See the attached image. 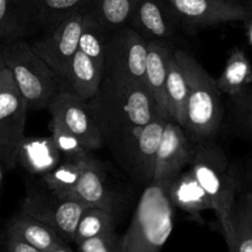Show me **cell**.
<instances>
[{
    "label": "cell",
    "mask_w": 252,
    "mask_h": 252,
    "mask_svg": "<svg viewBox=\"0 0 252 252\" xmlns=\"http://www.w3.org/2000/svg\"><path fill=\"white\" fill-rule=\"evenodd\" d=\"M6 250L7 252H41L9 233H6Z\"/></svg>",
    "instance_id": "33"
},
{
    "label": "cell",
    "mask_w": 252,
    "mask_h": 252,
    "mask_svg": "<svg viewBox=\"0 0 252 252\" xmlns=\"http://www.w3.org/2000/svg\"><path fill=\"white\" fill-rule=\"evenodd\" d=\"M238 199L240 202L241 207H243L244 212H245L246 218H248L252 229V192L240 191V193L238 194Z\"/></svg>",
    "instance_id": "34"
},
{
    "label": "cell",
    "mask_w": 252,
    "mask_h": 252,
    "mask_svg": "<svg viewBox=\"0 0 252 252\" xmlns=\"http://www.w3.org/2000/svg\"><path fill=\"white\" fill-rule=\"evenodd\" d=\"M174 49L169 42L147 41V61H145V85L152 95L157 107L167 117L165 83H166L169 63Z\"/></svg>",
    "instance_id": "16"
},
{
    "label": "cell",
    "mask_w": 252,
    "mask_h": 252,
    "mask_svg": "<svg viewBox=\"0 0 252 252\" xmlns=\"http://www.w3.org/2000/svg\"><path fill=\"white\" fill-rule=\"evenodd\" d=\"M62 161L56 143L52 137H33L21 140L17 150V164L34 176H44Z\"/></svg>",
    "instance_id": "17"
},
{
    "label": "cell",
    "mask_w": 252,
    "mask_h": 252,
    "mask_svg": "<svg viewBox=\"0 0 252 252\" xmlns=\"http://www.w3.org/2000/svg\"><path fill=\"white\" fill-rule=\"evenodd\" d=\"M167 120L164 113H157L132 140L113 155L128 175L140 184L152 182L155 157Z\"/></svg>",
    "instance_id": "8"
},
{
    "label": "cell",
    "mask_w": 252,
    "mask_h": 252,
    "mask_svg": "<svg viewBox=\"0 0 252 252\" xmlns=\"http://www.w3.org/2000/svg\"><path fill=\"white\" fill-rule=\"evenodd\" d=\"M107 32L86 9L81 21L79 51L85 53L102 74L105 71V43Z\"/></svg>",
    "instance_id": "26"
},
{
    "label": "cell",
    "mask_w": 252,
    "mask_h": 252,
    "mask_svg": "<svg viewBox=\"0 0 252 252\" xmlns=\"http://www.w3.org/2000/svg\"><path fill=\"white\" fill-rule=\"evenodd\" d=\"M4 64L29 111L48 110L64 81L31 49L25 39L1 42Z\"/></svg>",
    "instance_id": "5"
},
{
    "label": "cell",
    "mask_w": 252,
    "mask_h": 252,
    "mask_svg": "<svg viewBox=\"0 0 252 252\" xmlns=\"http://www.w3.org/2000/svg\"><path fill=\"white\" fill-rule=\"evenodd\" d=\"M147 41L130 26L107 32L103 75L145 85Z\"/></svg>",
    "instance_id": "7"
},
{
    "label": "cell",
    "mask_w": 252,
    "mask_h": 252,
    "mask_svg": "<svg viewBox=\"0 0 252 252\" xmlns=\"http://www.w3.org/2000/svg\"><path fill=\"white\" fill-rule=\"evenodd\" d=\"M53 194L61 199L78 202L85 208L96 207L116 214L117 202L107 184L105 166L91 155L86 160L78 182L69 189Z\"/></svg>",
    "instance_id": "14"
},
{
    "label": "cell",
    "mask_w": 252,
    "mask_h": 252,
    "mask_svg": "<svg viewBox=\"0 0 252 252\" xmlns=\"http://www.w3.org/2000/svg\"><path fill=\"white\" fill-rule=\"evenodd\" d=\"M86 7L71 12L43 38L29 43L32 51L62 78L66 65L79 49L81 21Z\"/></svg>",
    "instance_id": "9"
},
{
    "label": "cell",
    "mask_w": 252,
    "mask_h": 252,
    "mask_svg": "<svg viewBox=\"0 0 252 252\" xmlns=\"http://www.w3.org/2000/svg\"><path fill=\"white\" fill-rule=\"evenodd\" d=\"M243 22H244V27H245L248 41L250 42V44L252 46V11L251 10L248 9V15H246L245 19L243 20Z\"/></svg>",
    "instance_id": "36"
},
{
    "label": "cell",
    "mask_w": 252,
    "mask_h": 252,
    "mask_svg": "<svg viewBox=\"0 0 252 252\" xmlns=\"http://www.w3.org/2000/svg\"><path fill=\"white\" fill-rule=\"evenodd\" d=\"M33 32L30 0H0V42L25 39Z\"/></svg>",
    "instance_id": "21"
},
{
    "label": "cell",
    "mask_w": 252,
    "mask_h": 252,
    "mask_svg": "<svg viewBox=\"0 0 252 252\" xmlns=\"http://www.w3.org/2000/svg\"><path fill=\"white\" fill-rule=\"evenodd\" d=\"M128 26L145 41L169 42L175 37L180 25L166 0H139Z\"/></svg>",
    "instance_id": "15"
},
{
    "label": "cell",
    "mask_w": 252,
    "mask_h": 252,
    "mask_svg": "<svg viewBox=\"0 0 252 252\" xmlns=\"http://www.w3.org/2000/svg\"><path fill=\"white\" fill-rule=\"evenodd\" d=\"M139 0H91L88 11L106 30L128 26L130 16Z\"/></svg>",
    "instance_id": "25"
},
{
    "label": "cell",
    "mask_w": 252,
    "mask_h": 252,
    "mask_svg": "<svg viewBox=\"0 0 252 252\" xmlns=\"http://www.w3.org/2000/svg\"><path fill=\"white\" fill-rule=\"evenodd\" d=\"M6 233L16 236L41 252H49L56 246L66 243L51 226L37 220L24 211H20L10 219Z\"/></svg>",
    "instance_id": "19"
},
{
    "label": "cell",
    "mask_w": 252,
    "mask_h": 252,
    "mask_svg": "<svg viewBox=\"0 0 252 252\" xmlns=\"http://www.w3.org/2000/svg\"><path fill=\"white\" fill-rule=\"evenodd\" d=\"M102 78V71L85 53L78 49L66 65L62 80L80 100L88 101L97 93Z\"/></svg>",
    "instance_id": "18"
},
{
    "label": "cell",
    "mask_w": 252,
    "mask_h": 252,
    "mask_svg": "<svg viewBox=\"0 0 252 252\" xmlns=\"http://www.w3.org/2000/svg\"><path fill=\"white\" fill-rule=\"evenodd\" d=\"M5 66L4 64V57H2V47H1V42H0V70Z\"/></svg>",
    "instance_id": "39"
},
{
    "label": "cell",
    "mask_w": 252,
    "mask_h": 252,
    "mask_svg": "<svg viewBox=\"0 0 252 252\" xmlns=\"http://www.w3.org/2000/svg\"><path fill=\"white\" fill-rule=\"evenodd\" d=\"M115 214L102 208L86 207L81 213L74 236V244L95 236L105 235L115 231Z\"/></svg>",
    "instance_id": "27"
},
{
    "label": "cell",
    "mask_w": 252,
    "mask_h": 252,
    "mask_svg": "<svg viewBox=\"0 0 252 252\" xmlns=\"http://www.w3.org/2000/svg\"><path fill=\"white\" fill-rule=\"evenodd\" d=\"M167 118L184 127L185 105L187 98V80L184 68L172 52L165 83Z\"/></svg>",
    "instance_id": "23"
},
{
    "label": "cell",
    "mask_w": 252,
    "mask_h": 252,
    "mask_svg": "<svg viewBox=\"0 0 252 252\" xmlns=\"http://www.w3.org/2000/svg\"><path fill=\"white\" fill-rule=\"evenodd\" d=\"M91 0H30L34 31L49 33L65 16L88 7Z\"/></svg>",
    "instance_id": "22"
},
{
    "label": "cell",
    "mask_w": 252,
    "mask_h": 252,
    "mask_svg": "<svg viewBox=\"0 0 252 252\" xmlns=\"http://www.w3.org/2000/svg\"><path fill=\"white\" fill-rule=\"evenodd\" d=\"M193 158V143L179 123L167 120L155 157L152 182H171Z\"/></svg>",
    "instance_id": "13"
},
{
    "label": "cell",
    "mask_w": 252,
    "mask_h": 252,
    "mask_svg": "<svg viewBox=\"0 0 252 252\" xmlns=\"http://www.w3.org/2000/svg\"><path fill=\"white\" fill-rule=\"evenodd\" d=\"M85 207L68 199H61L41 192H29L22 202L21 211L51 226L66 243H74L76 226Z\"/></svg>",
    "instance_id": "11"
},
{
    "label": "cell",
    "mask_w": 252,
    "mask_h": 252,
    "mask_svg": "<svg viewBox=\"0 0 252 252\" xmlns=\"http://www.w3.org/2000/svg\"><path fill=\"white\" fill-rule=\"evenodd\" d=\"M246 7H248L249 10H251V11H252V0H249V4L246 5Z\"/></svg>",
    "instance_id": "40"
},
{
    "label": "cell",
    "mask_w": 252,
    "mask_h": 252,
    "mask_svg": "<svg viewBox=\"0 0 252 252\" xmlns=\"http://www.w3.org/2000/svg\"><path fill=\"white\" fill-rule=\"evenodd\" d=\"M89 157L90 154L84 158H78V159L64 158L63 161L59 162L56 169L42 176V182L52 193H58V192L69 189L78 182Z\"/></svg>",
    "instance_id": "28"
},
{
    "label": "cell",
    "mask_w": 252,
    "mask_h": 252,
    "mask_svg": "<svg viewBox=\"0 0 252 252\" xmlns=\"http://www.w3.org/2000/svg\"><path fill=\"white\" fill-rule=\"evenodd\" d=\"M241 176V185H245L249 189V191L252 192V155L248 158L245 165L240 170Z\"/></svg>",
    "instance_id": "35"
},
{
    "label": "cell",
    "mask_w": 252,
    "mask_h": 252,
    "mask_svg": "<svg viewBox=\"0 0 252 252\" xmlns=\"http://www.w3.org/2000/svg\"><path fill=\"white\" fill-rule=\"evenodd\" d=\"M51 137L62 154V159H78L86 157L90 153L83 147L75 135L71 134L58 120L53 117L51 122Z\"/></svg>",
    "instance_id": "31"
},
{
    "label": "cell",
    "mask_w": 252,
    "mask_h": 252,
    "mask_svg": "<svg viewBox=\"0 0 252 252\" xmlns=\"http://www.w3.org/2000/svg\"><path fill=\"white\" fill-rule=\"evenodd\" d=\"M223 235L229 252H252V229L238 197L231 212L230 228Z\"/></svg>",
    "instance_id": "29"
},
{
    "label": "cell",
    "mask_w": 252,
    "mask_h": 252,
    "mask_svg": "<svg viewBox=\"0 0 252 252\" xmlns=\"http://www.w3.org/2000/svg\"><path fill=\"white\" fill-rule=\"evenodd\" d=\"M105 147L113 155L161 112L147 85L103 75L97 93L85 101ZM162 113V112H161Z\"/></svg>",
    "instance_id": "1"
},
{
    "label": "cell",
    "mask_w": 252,
    "mask_h": 252,
    "mask_svg": "<svg viewBox=\"0 0 252 252\" xmlns=\"http://www.w3.org/2000/svg\"><path fill=\"white\" fill-rule=\"evenodd\" d=\"M180 27L189 32L230 21H243L248 7L238 0H166Z\"/></svg>",
    "instance_id": "10"
},
{
    "label": "cell",
    "mask_w": 252,
    "mask_h": 252,
    "mask_svg": "<svg viewBox=\"0 0 252 252\" xmlns=\"http://www.w3.org/2000/svg\"><path fill=\"white\" fill-rule=\"evenodd\" d=\"M229 98L234 132L252 142V89L248 86Z\"/></svg>",
    "instance_id": "30"
},
{
    "label": "cell",
    "mask_w": 252,
    "mask_h": 252,
    "mask_svg": "<svg viewBox=\"0 0 252 252\" xmlns=\"http://www.w3.org/2000/svg\"><path fill=\"white\" fill-rule=\"evenodd\" d=\"M49 252H75V251H74L73 249L68 245V243H63V244H61V245H58V246H56V248L52 249Z\"/></svg>",
    "instance_id": "37"
},
{
    "label": "cell",
    "mask_w": 252,
    "mask_h": 252,
    "mask_svg": "<svg viewBox=\"0 0 252 252\" xmlns=\"http://www.w3.org/2000/svg\"><path fill=\"white\" fill-rule=\"evenodd\" d=\"M78 252H125L123 236L113 233L88 239L78 245Z\"/></svg>",
    "instance_id": "32"
},
{
    "label": "cell",
    "mask_w": 252,
    "mask_h": 252,
    "mask_svg": "<svg viewBox=\"0 0 252 252\" xmlns=\"http://www.w3.org/2000/svg\"><path fill=\"white\" fill-rule=\"evenodd\" d=\"M26 102L6 66L0 70V160L5 169L17 165V150L25 137Z\"/></svg>",
    "instance_id": "6"
},
{
    "label": "cell",
    "mask_w": 252,
    "mask_h": 252,
    "mask_svg": "<svg viewBox=\"0 0 252 252\" xmlns=\"http://www.w3.org/2000/svg\"><path fill=\"white\" fill-rule=\"evenodd\" d=\"M191 171L211 198L223 233L231 224V212L241 191L240 169L230 164L214 140L193 143Z\"/></svg>",
    "instance_id": "3"
},
{
    "label": "cell",
    "mask_w": 252,
    "mask_h": 252,
    "mask_svg": "<svg viewBox=\"0 0 252 252\" xmlns=\"http://www.w3.org/2000/svg\"><path fill=\"white\" fill-rule=\"evenodd\" d=\"M170 182H150L143 191L127 233L125 252H160L174 230V204Z\"/></svg>",
    "instance_id": "4"
},
{
    "label": "cell",
    "mask_w": 252,
    "mask_h": 252,
    "mask_svg": "<svg viewBox=\"0 0 252 252\" xmlns=\"http://www.w3.org/2000/svg\"><path fill=\"white\" fill-rule=\"evenodd\" d=\"M217 86L221 94L234 96L240 93L252 83V64L240 48H234L230 52L225 68L218 79Z\"/></svg>",
    "instance_id": "24"
},
{
    "label": "cell",
    "mask_w": 252,
    "mask_h": 252,
    "mask_svg": "<svg viewBox=\"0 0 252 252\" xmlns=\"http://www.w3.org/2000/svg\"><path fill=\"white\" fill-rule=\"evenodd\" d=\"M170 201L174 207L182 209L192 216H197L201 212L213 211L211 198L203 187L199 185L191 169L182 171L172 180L167 186Z\"/></svg>",
    "instance_id": "20"
},
{
    "label": "cell",
    "mask_w": 252,
    "mask_h": 252,
    "mask_svg": "<svg viewBox=\"0 0 252 252\" xmlns=\"http://www.w3.org/2000/svg\"><path fill=\"white\" fill-rule=\"evenodd\" d=\"M52 117L58 120L69 132L75 135L86 150L103 147L98 128L88 111L85 101L80 100L64 83L49 105Z\"/></svg>",
    "instance_id": "12"
},
{
    "label": "cell",
    "mask_w": 252,
    "mask_h": 252,
    "mask_svg": "<svg viewBox=\"0 0 252 252\" xmlns=\"http://www.w3.org/2000/svg\"><path fill=\"white\" fill-rule=\"evenodd\" d=\"M187 80L184 130L192 143L214 140L224 117L221 91L216 79L184 49H174Z\"/></svg>",
    "instance_id": "2"
},
{
    "label": "cell",
    "mask_w": 252,
    "mask_h": 252,
    "mask_svg": "<svg viewBox=\"0 0 252 252\" xmlns=\"http://www.w3.org/2000/svg\"><path fill=\"white\" fill-rule=\"evenodd\" d=\"M4 165H2L1 160H0V193H1V182H2V174H4Z\"/></svg>",
    "instance_id": "38"
}]
</instances>
